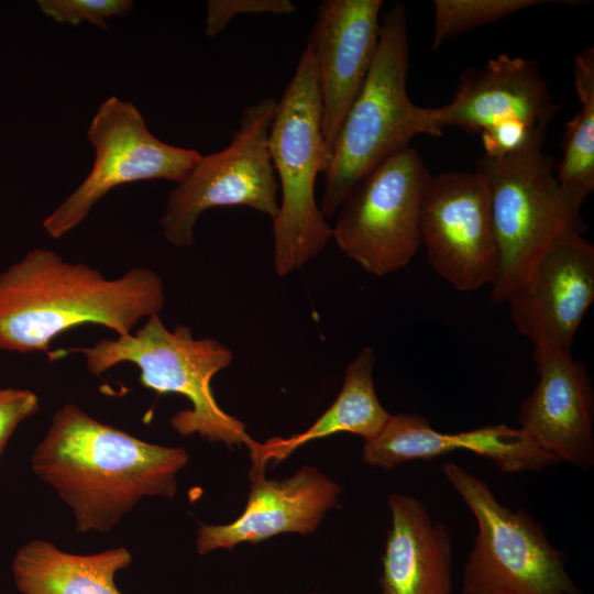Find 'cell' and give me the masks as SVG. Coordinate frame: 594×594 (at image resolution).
<instances>
[{"instance_id":"e0dca14e","label":"cell","mask_w":594,"mask_h":594,"mask_svg":"<svg viewBox=\"0 0 594 594\" xmlns=\"http://www.w3.org/2000/svg\"><path fill=\"white\" fill-rule=\"evenodd\" d=\"M340 486L312 466L289 479L253 476L243 513L228 525H201L196 547L199 554L249 542L256 544L283 532L310 534L338 502Z\"/></svg>"},{"instance_id":"7a4b0ae2","label":"cell","mask_w":594,"mask_h":594,"mask_svg":"<svg viewBox=\"0 0 594 594\" xmlns=\"http://www.w3.org/2000/svg\"><path fill=\"white\" fill-rule=\"evenodd\" d=\"M164 305L163 280L150 268L108 278L85 263L34 249L0 274V351L48 352L57 336L88 323L128 334Z\"/></svg>"},{"instance_id":"277c9868","label":"cell","mask_w":594,"mask_h":594,"mask_svg":"<svg viewBox=\"0 0 594 594\" xmlns=\"http://www.w3.org/2000/svg\"><path fill=\"white\" fill-rule=\"evenodd\" d=\"M67 353L82 354L95 376L121 363L135 365L143 387L161 395H182L191 404L189 409L172 417L170 426L176 432L198 433L229 448L245 444L255 454L260 444L249 436L245 425L224 411L213 396V376L233 361L232 351L222 342L196 339L186 326L170 330L160 315H154L134 333L102 339L91 346L70 348Z\"/></svg>"},{"instance_id":"4fadbf2b","label":"cell","mask_w":594,"mask_h":594,"mask_svg":"<svg viewBox=\"0 0 594 594\" xmlns=\"http://www.w3.org/2000/svg\"><path fill=\"white\" fill-rule=\"evenodd\" d=\"M382 0H324L307 47L311 53L329 152L362 89L378 46Z\"/></svg>"},{"instance_id":"52a82bcc","label":"cell","mask_w":594,"mask_h":594,"mask_svg":"<svg viewBox=\"0 0 594 594\" xmlns=\"http://www.w3.org/2000/svg\"><path fill=\"white\" fill-rule=\"evenodd\" d=\"M442 473L477 522L463 594H581L563 552L527 512L499 503L484 481L454 462L444 463Z\"/></svg>"},{"instance_id":"484cf974","label":"cell","mask_w":594,"mask_h":594,"mask_svg":"<svg viewBox=\"0 0 594 594\" xmlns=\"http://www.w3.org/2000/svg\"><path fill=\"white\" fill-rule=\"evenodd\" d=\"M541 128H529L525 123L510 121L481 132L484 155L498 157L522 146L530 135ZM547 129V128H546Z\"/></svg>"},{"instance_id":"8992f818","label":"cell","mask_w":594,"mask_h":594,"mask_svg":"<svg viewBox=\"0 0 594 594\" xmlns=\"http://www.w3.org/2000/svg\"><path fill=\"white\" fill-rule=\"evenodd\" d=\"M268 148L280 188L278 213L273 220V264L277 276L285 277L302 270L332 238V226L315 196L328 151L321 131L315 64L307 46L277 100Z\"/></svg>"},{"instance_id":"30bf717a","label":"cell","mask_w":594,"mask_h":594,"mask_svg":"<svg viewBox=\"0 0 594 594\" xmlns=\"http://www.w3.org/2000/svg\"><path fill=\"white\" fill-rule=\"evenodd\" d=\"M95 148L92 168L81 184L43 221L59 239L89 215L113 188L143 180L183 182L201 157L194 148L167 144L148 130L140 110L116 96L97 109L87 131Z\"/></svg>"},{"instance_id":"4316f807","label":"cell","mask_w":594,"mask_h":594,"mask_svg":"<svg viewBox=\"0 0 594 594\" xmlns=\"http://www.w3.org/2000/svg\"><path fill=\"white\" fill-rule=\"evenodd\" d=\"M311 594H318V593H311Z\"/></svg>"},{"instance_id":"44dd1931","label":"cell","mask_w":594,"mask_h":594,"mask_svg":"<svg viewBox=\"0 0 594 594\" xmlns=\"http://www.w3.org/2000/svg\"><path fill=\"white\" fill-rule=\"evenodd\" d=\"M580 108L566 124L562 160L556 177L565 187L590 195L594 189V48L586 47L573 63Z\"/></svg>"},{"instance_id":"3957f363","label":"cell","mask_w":594,"mask_h":594,"mask_svg":"<svg viewBox=\"0 0 594 594\" xmlns=\"http://www.w3.org/2000/svg\"><path fill=\"white\" fill-rule=\"evenodd\" d=\"M408 23L397 3L381 19L380 41L366 80L350 107L329 152L319 205L334 216L352 188L384 161L421 134L441 136L433 108L415 105L407 94Z\"/></svg>"},{"instance_id":"2e32d148","label":"cell","mask_w":594,"mask_h":594,"mask_svg":"<svg viewBox=\"0 0 594 594\" xmlns=\"http://www.w3.org/2000/svg\"><path fill=\"white\" fill-rule=\"evenodd\" d=\"M457 450L486 458L504 473L540 471L560 463L519 428L502 424L443 433L422 416L404 413L391 415L378 435L364 441L363 460L369 465L391 470L406 461L431 460Z\"/></svg>"},{"instance_id":"d6986e66","label":"cell","mask_w":594,"mask_h":594,"mask_svg":"<svg viewBox=\"0 0 594 594\" xmlns=\"http://www.w3.org/2000/svg\"><path fill=\"white\" fill-rule=\"evenodd\" d=\"M131 562L124 547L76 554L36 539L16 551L12 574L21 594H122L114 576Z\"/></svg>"},{"instance_id":"603a6c76","label":"cell","mask_w":594,"mask_h":594,"mask_svg":"<svg viewBox=\"0 0 594 594\" xmlns=\"http://www.w3.org/2000/svg\"><path fill=\"white\" fill-rule=\"evenodd\" d=\"M36 3L56 22L72 25L88 22L100 28H107V18L127 15L133 8L131 0H40Z\"/></svg>"},{"instance_id":"cb8c5ba5","label":"cell","mask_w":594,"mask_h":594,"mask_svg":"<svg viewBox=\"0 0 594 594\" xmlns=\"http://www.w3.org/2000/svg\"><path fill=\"white\" fill-rule=\"evenodd\" d=\"M295 10L290 0H210L207 2L206 34L215 37L241 14L285 15Z\"/></svg>"},{"instance_id":"9c48e42d","label":"cell","mask_w":594,"mask_h":594,"mask_svg":"<svg viewBox=\"0 0 594 594\" xmlns=\"http://www.w3.org/2000/svg\"><path fill=\"white\" fill-rule=\"evenodd\" d=\"M430 175L411 146L391 156L348 194L331 239L374 276L407 266L421 245L420 206Z\"/></svg>"},{"instance_id":"d4e9b609","label":"cell","mask_w":594,"mask_h":594,"mask_svg":"<svg viewBox=\"0 0 594 594\" xmlns=\"http://www.w3.org/2000/svg\"><path fill=\"white\" fill-rule=\"evenodd\" d=\"M38 409V397L32 391L0 388V457L16 427Z\"/></svg>"},{"instance_id":"ffe728a7","label":"cell","mask_w":594,"mask_h":594,"mask_svg":"<svg viewBox=\"0 0 594 594\" xmlns=\"http://www.w3.org/2000/svg\"><path fill=\"white\" fill-rule=\"evenodd\" d=\"M376 354L363 348L346 367L342 388L332 405L304 432L289 439H272L258 446L254 460L260 466L265 459L279 461L298 447L339 432L373 439L383 429L391 414L382 406L375 391L373 370Z\"/></svg>"},{"instance_id":"5b68a950","label":"cell","mask_w":594,"mask_h":594,"mask_svg":"<svg viewBox=\"0 0 594 594\" xmlns=\"http://www.w3.org/2000/svg\"><path fill=\"white\" fill-rule=\"evenodd\" d=\"M546 132L538 129L516 151L498 157L483 154L475 164L488 190L498 245L494 302H505L561 230H586L581 207L588 194L557 179L552 157L542 152Z\"/></svg>"},{"instance_id":"7402d4cb","label":"cell","mask_w":594,"mask_h":594,"mask_svg":"<svg viewBox=\"0 0 594 594\" xmlns=\"http://www.w3.org/2000/svg\"><path fill=\"white\" fill-rule=\"evenodd\" d=\"M543 0H436L432 50L449 37L495 23Z\"/></svg>"},{"instance_id":"ac0fdd59","label":"cell","mask_w":594,"mask_h":594,"mask_svg":"<svg viewBox=\"0 0 594 594\" xmlns=\"http://www.w3.org/2000/svg\"><path fill=\"white\" fill-rule=\"evenodd\" d=\"M392 528L385 542L381 594H450L452 543L417 498L388 496Z\"/></svg>"},{"instance_id":"6da1fadb","label":"cell","mask_w":594,"mask_h":594,"mask_svg":"<svg viewBox=\"0 0 594 594\" xmlns=\"http://www.w3.org/2000/svg\"><path fill=\"white\" fill-rule=\"evenodd\" d=\"M188 460L184 448L143 441L66 404L35 448L31 468L72 508L78 532H103L143 497L172 498Z\"/></svg>"},{"instance_id":"8fae6325","label":"cell","mask_w":594,"mask_h":594,"mask_svg":"<svg viewBox=\"0 0 594 594\" xmlns=\"http://www.w3.org/2000/svg\"><path fill=\"white\" fill-rule=\"evenodd\" d=\"M420 241L435 272L457 290L494 284L498 245L488 190L475 170L430 175L420 206Z\"/></svg>"},{"instance_id":"7c38bea8","label":"cell","mask_w":594,"mask_h":594,"mask_svg":"<svg viewBox=\"0 0 594 594\" xmlns=\"http://www.w3.org/2000/svg\"><path fill=\"white\" fill-rule=\"evenodd\" d=\"M593 300L594 246L582 232L566 228L505 302L513 324L534 346L572 350Z\"/></svg>"},{"instance_id":"9a60e30c","label":"cell","mask_w":594,"mask_h":594,"mask_svg":"<svg viewBox=\"0 0 594 594\" xmlns=\"http://www.w3.org/2000/svg\"><path fill=\"white\" fill-rule=\"evenodd\" d=\"M433 110L440 130L481 133L510 121L548 128L557 106L537 61L501 54L481 68L465 69L453 99Z\"/></svg>"},{"instance_id":"ba28073f","label":"cell","mask_w":594,"mask_h":594,"mask_svg":"<svg viewBox=\"0 0 594 594\" xmlns=\"http://www.w3.org/2000/svg\"><path fill=\"white\" fill-rule=\"evenodd\" d=\"M277 100L263 98L248 106L231 143L201 155L189 175L168 195L161 227L166 240L191 246L199 216L217 207L246 206L272 219L278 213V182L268 148Z\"/></svg>"},{"instance_id":"5bb4252c","label":"cell","mask_w":594,"mask_h":594,"mask_svg":"<svg viewBox=\"0 0 594 594\" xmlns=\"http://www.w3.org/2000/svg\"><path fill=\"white\" fill-rule=\"evenodd\" d=\"M539 380L522 403L519 429L541 450L582 470L594 464V393L572 350L534 346Z\"/></svg>"}]
</instances>
